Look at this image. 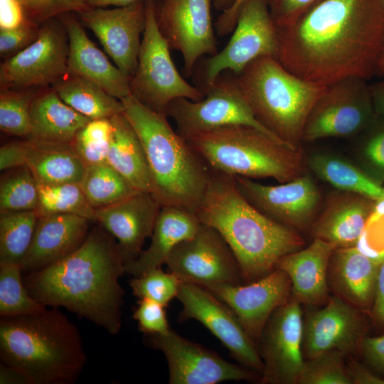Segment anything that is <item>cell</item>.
Segmentation results:
<instances>
[{"label":"cell","mask_w":384,"mask_h":384,"mask_svg":"<svg viewBox=\"0 0 384 384\" xmlns=\"http://www.w3.org/2000/svg\"><path fill=\"white\" fill-rule=\"evenodd\" d=\"M277 28L275 58L297 76L324 86L368 80L384 46V0H322Z\"/></svg>","instance_id":"6da1fadb"},{"label":"cell","mask_w":384,"mask_h":384,"mask_svg":"<svg viewBox=\"0 0 384 384\" xmlns=\"http://www.w3.org/2000/svg\"><path fill=\"white\" fill-rule=\"evenodd\" d=\"M113 236L102 228L90 232L66 257L27 273L29 294L45 306H63L116 335L122 326L124 262Z\"/></svg>","instance_id":"7a4b0ae2"},{"label":"cell","mask_w":384,"mask_h":384,"mask_svg":"<svg viewBox=\"0 0 384 384\" xmlns=\"http://www.w3.org/2000/svg\"><path fill=\"white\" fill-rule=\"evenodd\" d=\"M200 222L216 230L233 251L243 282L270 274L286 255L302 249L294 229L267 216L240 191L235 177L210 169L203 197L196 212Z\"/></svg>","instance_id":"3957f363"},{"label":"cell","mask_w":384,"mask_h":384,"mask_svg":"<svg viewBox=\"0 0 384 384\" xmlns=\"http://www.w3.org/2000/svg\"><path fill=\"white\" fill-rule=\"evenodd\" d=\"M0 358L28 384H71L87 357L77 327L57 307L1 317Z\"/></svg>","instance_id":"277c9868"},{"label":"cell","mask_w":384,"mask_h":384,"mask_svg":"<svg viewBox=\"0 0 384 384\" xmlns=\"http://www.w3.org/2000/svg\"><path fill=\"white\" fill-rule=\"evenodd\" d=\"M120 100L145 153L152 184L151 194L161 206L178 207L196 213L210 169L174 130L165 113L149 108L132 95Z\"/></svg>","instance_id":"5b68a950"},{"label":"cell","mask_w":384,"mask_h":384,"mask_svg":"<svg viewBox=\"0 0 384 384\" xmlns=\"http://www.w3.org/2000/svg\"><path fill=\"white\" fill-rule=\"evenodd\" d=\"M185 139L210 169L233 176L272 178L282 183L305 173L301 149L251 126H226Z\"/></svg>","instance_id":"8992f818"},{"label":"cell","mask_w":384,"mask_h":384,"mask_svg":"<svg viewBox=\"0 0 384 384\" xmlns=\"http://www.w3.org/2000/svg\"><path fill=\"white\" fill-rule=\"evenodd\" d=\"M257 120L289 145L301 149L308 116L326 86L305 80L274 57H261L234 75Z\"/></svg>","instance_id":"52a82bcc"},{"label":"cell","mask_w":384,"mask_h":384,"mask_svg":"<svg viewBox=\"0 0 384 384\" xmlns=\"http://www.w3.org/2000/svg\"><path fill=\"white\" fill-rule=\"evenodd\" d=\"M145 4L146 25L137 70L130 79L131 95L149 108L163 113L177 98L203 99L202 90L187 82L175 66L158 26L155 0H146Z\"/></svg>","instance_id":"ba28073f"},{"label":"cell","mask_w":384,"mask_h":384,"mask_svg":"<svg viewBox=\"0 0 384 384\" xmlns=\"http://www.w3.org/2000/svg\"><path fill=\"white\" fill-rule=\"evenodd\" d=\"M367 80L351 77L326 86L305 123L302 142L360 134L376 117Z\"/></svg>","instance_id":"9c48e42d"},{"label":"cell","mask_w":384,"mask_h":384,"mask_svg":"<svg viewBox=\"0 0 384 384\" xmlns=\"http://www.w3.org/2000/svg\"><path fill=\"white\" fill-rule=\"evenodd\" d=\"M203 93L205 97L198 101L177 98L165 112L167 117L174 120L176 132L184 139L226 126L247 125L283 142L257 120L233 74L230 77L221 74Z\"/></svg>","instance_id":"30bf717a"},{"label":"cell","mask_w":384,"mask_h":384,"mask_svg":"<svg viewBox=\"0 0 384 384\" xmlns=\"http://www.w3.org/2000/svg\"><path fill=\"white\" fill-rule=\"evenodd\" d=\"M277 50V28L267 1L245 0L239 9L237 23L228 44L204 63L203 92L224 71L237 75L259 58H275Z\"/></svg>","instance_id":"8fae6325"},{"label":"cell","mask_w":384,"mask_h":384,"mask_svg":"<svg viewBox=\"0 0 384 384\" xmlns=\"http://www.w3.org/2000/svg\"><path fill=\"white\" fill-rule=\"evenodd\" d=\"M68 37L60 19L45 21L32 44L1 63V90L53 87L68 73Z\"/></svg>","instance_id":"7c38bea8"},{"label":"cell","mask_w":384,"mask_h":384,"mask_svg":"<svg viewBox=\"0 0 384 384\" xmlns=\"http://www.w3.org/2000/svg\"><path fill=\"white\" fill-rule=\"evenodd\" d=\"M165 265L184 283L207 287L243 282L238 262L225 240L216 230L202 223L192 238L174 249Z\"/></svg>","instance_id":"4fadbf2b"},{"label":"cell","mask_w":384,"mask_h":384,"mask_svg":"<svg viewBox=\"0 0 384 384\" xmlns=\"http://www.w3.org/2000/svg\"><path fill=\"white\" fill-rule=\"evenodd\" d=\"M176 298L182 305L180 321L192 319L201 322L240 365L262 376L265 365L255 342L228 305L204 287L184 282Z\"/></svg>","instance_id":"5bb4252c"},{"label":"cell","mask_w":384,"mask_h":384,"mask_svg":"<svg viewBox=\"0 0 384 384\" xmlns=\"http://www.w3.org/2000/svg\"><path fill=\"white\" fill-rule=\"evenodd\" d=\"M156 16L159 28L170 49L180 52L183 72L191 75L197 60L218 53L211 18L212 0H161Z\"/></svg>","instance_id":"9a60e30c"},{"label":"cell","mask_w":384,"mask_h":384,"mask_svg":"<svg viewBox=\"0 0 384 384\" xmlns=\"http://www.w3.org/2000/svg\"><path fill=\"white\" fill-rule=\"evenodd\" d=\"M150 346L161 351L169 367V384H216L255 380L259 373L224 360L215 352L178 335H149Z\"/></svg>","instance_id":"2e32d148"},{"label":"cell","mask_w":384,"mask_h":384,"mask_svg":"<svg viewBox=\"0 0 384 384\" xmlns=\"http://www.w3.org/2000/svg\"><path fill=\"white\" fill-rule=\"evenodd\" d=\"M304 321L301 303L291 297L270 317L259 340L265 365L263 383H297L303 360Z\"/></svg>","instance_id":"e0dca14e"},{"label":"cell","mask_w":384,"mask_h":384,"mask_svg":"<svg viewBox=\"0 0 384 384\" xmlns=\"http://www.w3.org/2000/svg\"><path fill=\"white\" fill-rule=\"evenodd\" d=\"M246 199L272 220L293 229L311 225L321 204L320 191L306 172L279 185H264L251 178L235 176Z\"/></svg>","instance_id":"ac0fdd59"},{"label":"cell","mask_w":384,"mask_h":384,"mask_svg":"<svg viewBox=\"0 0 384 384\" xmlns=\"http://www.w3.org/2000/svg\"><path fill=\"white\" fill-rule=\"evenodd\" d=\"M204 287L231 309L255 342L259 341L272 313L292 294L290 279L279 268L246 284L225 282Z\"/></svg>","instance_id":"d6986e66"},{"label":"cell","mask_w":384,"mask_h":384,"mask_svg":"<svg viewBox=\"0 0 384 384\" xmlns=\"http://www.w3.org/2000/svg\"><path fill=\"white\" fill-rule=\"evenodd\" d=\"M145 1L111 9L91 8L78 14L115 65L130 79L137 70L146 25Z\"/></svg>","instance_id":"ffe728a7"},{"label":"cell","mask_w":384,"mask_h":384,"mask_svg":"<svg viewBox=\"0 0 384 384\" xmlns=\"http://www.w3.org/2000/svg\"><path fill=\"white\" fill-rule=\"evenodd\" d=\"M363 328L357 308L339 297H331L324 308L306 317L303 353L308 358L330 351L346 355L360 345Z\"/></svg>","instance_id":"44dd1931"},{"label":"cell","mask_w":384,"mask_h":384,"mask_svg":"<svg viewBox=\"0 0 384 384\" xmlns=\"http://www.w3.org/2000/svg\"><path fill=\"white\" fill-rule=\"evenodd\" d=\"M161 208L150 193L137 191L115 203L95 209L94 220L117 239L126 264L136 260L143 251L144 241L152 235Z\"/></svg>","instance_id":"7402d4cb"},{"label":"cell","mask_w":384,"mask_h":384,"mask_svg":"<svg viewBox=\"0 0 384 384\" xmlns=\"http://www.w3.org/2000/svg\"><path fill=\"white\" fill-rule=\"evenodd\" d=\"M74 14L58 16L68 37V73L92 82L119 100L130 95V78L112 65L87 37Z\"/></svg>","instance_id":"603a6c76"},{"label":"cell","mask_w":384,"mask_h":384,"mask_svg":"<svg viewBox=\"0 0 384 384\" xmlns=\"http://www.w3.org/2000/svg\"><path fill=\"white\" fill-rule=\"evenodd\" d=\"M90 221L73 214L39 215L31 245L19 264L22 272L40 270L75 251L87 238Z\"/></svg>","instance_id":"cb8c5ba5"},{"label":"cell","mask_w":384,"mask_h":384,"mask_svg":"<svg viewBox=\"0 0 384 384\" xmlns=\"http://www.w3.org/2000/svg\"><path fill=\"white\" fill-rule=\"evenodd\" d=\"M374 200L350 192L333 194L313 222L311 233L337 248L356 246L372 213Z\"/></svg>","instance_id":"d4e9b609"},{"label":"cell","mask_w":384,"mask_h":384,"mask_svg":"<svg viewBox=\"0 0 384 384\" xmlns=\"http://www.w3.org/2000/svg\"><path fill=\"white\" fill-rule=\"evenodd\" d=\"M337 247L314 238L311 244L284 256L277 264L288 275L292 297L301 304H317L328 294L327 274L331 258Z\"/></svg>","instance_id":"484cf974"},{"label":"cell","mask_w":384,"mask_h":384,"mask_svg":"<svg viewBox=\"0 0 384 384\" xmlns=\"http://www.w3.org/2000/svg\"><path fill=\"white\" fill-rule=\"evenodd\" d=\"M201 224L195 213L174 206H161L150 245L136 260L125 264V273L138 277L161 267L174 249L192 238Z\"/></svg>","instance_id":"4316f807"},{"label":"cell","mask_w":384,"mask_h":384,"mask_svg":"<svg viewBox=\"0 0 384 384\" xmlns=\"http://www.w3.org/2000/svg\"><path fill=\"white\" fill-rule=\"evenodd\" d=\"M380 262L356 246L336 248L329 267L332 282L342 299L355 307L371 304Z\"/></svg>","instance_id":"83f0119b"},{"label":"cell","mask_w":384,"mask_h":384,"mask_svg":"<svg viewBox=\"0 0 384 384\" xmlns=\"http://www.w3.org/2000/svg\"><path fill=\"white\" fill-rule=\"evenodd\" d=\"M91 119L64 102L53 87L39 91L31 106L32 141L70 144Z\"/></svg>","instance_id":"f1b7e54d"},{"label":"cell","mask_w":384,"mask_h":384,"mask_svg":"<svg viewBox=\"0 0 384 384\" xmlns=\"http://www.w3.org/2000/svg\"><path fill=\"white\" fill-rule=\"evenodd\" d=\"M112 135L107 163L137 191L151 193L150 173L142 142L124 114L110 118Z\"/></svg>","instance_id":"f546056e"},{"label":"cell","mask_w":384,"mask_h":384,"mask_svg":"<svg viewBox=\"0 0 384 384\" xmlns=\"http://www.w3.org/2000/svg\"><path fill=\"white\" fill-rule=\"evenodd\" d=\"M25 162L38 183H80L86 166L71 143L25 139Z\"/></svg>","instance_id":"4dcf8cb0"},{"label":"cell","mask_w":384,"mask_h":384,"mask_svg":"<svg viewBox=\"0 0 384 384\" xmlns=\"http://www.w3.org/2000/svg\"><path fill=\"white\" fill-rule=\"evenodd\" d=\"M305 159L314 174L340 191L360 194L374 201L383 193V184L344 158L329 152H314Z\"/></svg>","instance_id":"1f68e13d"},{"label":"cell","mask_w":384,"mask_h":384,"mask_svg":"<svg viewBox=\"0 0 384 384\" xmlns=\"http://www.w3.org/2000/svg\"><path fill=\"white\" fill-rule=\"evenodd\" d=\"M53 88L64 102L90 119L111 118L124 112L120 100L92 82L69 73Z\"/></svg>","instance_id":"d6a6232c"},{"label":"cell","mask_w":384,"mask_h":384,"mask_svg":"<svg viewBox=\"0 0 384 384\" xmlns=\"http://www.w3.org/2000/svg\"><path fill=\"white\" fill-rule=\"evenodd\" d=\"M38 213L0 210V263L20 264L31 245Z\"/></svg>","instance_id":"836d02e7"},{"label":"cell","mask_w":384,"mask_h":384,"mask_svg":"<svg viewBox=\"0 0 384 384\" xmlns=\"http://www.w3.org/2000/svg\"><path fill=\"white\" fill-rule=\"evenodd\" d=\"M80 184L95 209L110 206L139 191L107 163L87 166Z\"/></svg>","instance_id":"e575fe53"},{"label":"cell","mask_w":384,"mask_h":384,"mask_svg":"<svg viewBox=\"0 0 384 384\" xmlns=\"http://www.w3.org/2000/svg\"><path fill=\"white\" fill-rule=\"evenodd\" d=\"M38 191L36 211L39 215L65 213L94 220L95 209L90 203L80 183H38Z\"/></svg>","instance_id":"d590c367"},{"label":"cell","mask_w":384,"mask_h":384,"mask_svg":"<svg viewBox=\"0 0 384 384\" xmlns=\"http://www.w3.org/2000/svg\"><path fill=\"white\" fill-rule=\"evenodd\" d=\"M18 264L0 263V315L17 316L40 312L46 307L28 292Z\"/></svg>","instance_id":"8d00e7d4"},{"label":"cell","mask_w":384,"mask_h":384,"mask_svg":"<svg viewBox=\"0 0 384 384\" xmlns=\"http://www.w3.org/2000/svg\"><path fill=\"white\" fill-rule=\"evenodd\" d=\"M7 171L0 181V210H36L38 183L31 171L27 166Z\"/></svg>","instance_id":"74e56055"},{"label":"cell","mask_w":384,"mask_h":384,"mask_svg":"<svg viewBox=\"0 0 384 384\" xmlns=\"http://www.w3.org/2000/svg\"><path fill=\"white\" fill-rule=\"evenodd\" d=\"M40 90H36V88L1 90L0 129L1 132L25 139L29 137L31 106Z\"/></svg>","instance_id":"f35d334b"},{"label":"cell","mask_w":384,"mask_h":384,"mask_svg":"<svg viewBox=\"0 0 384 384\" xmlns=\"http://www.w3.org/2000/svg\"><path fill=\"white\" fill-rule=\"evenodd\" d=\"M110 118L91 119L75 134L71 144L85 166L107 163L112 135Z\"/></svg>","instance_id":"ab89813d"},{"label":"cell","mask_w":384,"mask_h":384,"mask_svg":"<svg viewBox=\"0 0 384 384\" xmlns=\"http://www.w3.org/2000/svg\"><path fill=\"white\" fill-rule=\"evenodd\" d=\"M345 354L338 351L321 353L304 362L297 383L299 384H353Z\"/></svg>","instance_id":"60d3db41"},{"label":"cell","mask_w":384,"mask_h":384,"mask_svg":"<svg viewBox=\"0 0 384 384\" xmlns=\"http://www.w3.org/2000/svg\"><path fill=\"white\" fill-rule=\"evenodd\" d=\"M360 167L375 181L384 183V118L376 116L361 134Z\"/></svg>","instance_id":"b9f144b4"},{"label":"cell","mask_w":384,"mask_h":384,"mask_svg":"<svg viewBox=\"0 0 384 384\" xmlns=\"http://www.w3.org/2000/svg\"><path fill=\"white\" fill-rule=\"evenodd\" d=\"M181 282L172 272L161 267L153 269L129 281L133 294L139 299H149L166 307L177 297Z\"/></svg>","instance_id":"7bdbcfd3"},{"label":"cell","mask_w":384,"mask_h":384,"mask_svg":"<svg viewBox=\"0 0 384 384\" xmlns=\"http://www.w3.org/2000/svg\"><path fill=\"white\" fill-rule=\"evenodd\" d=\"M26 18L41 26L45 21L60 14H78L89 8L83 0H20Z\"/></svg>","instance_id":"ee69618b"},{"label":"cell","mask_w":384,"mask_h":384,"mask_svg":"<svg viewBox=\"0 0 384 384\" xmlns=\"http://www.w3.org/2000/svg\"><path fill=\"white\" fill-rule=\"evenodd\" d=\"M40 26L26 20L11 29H0V56L6 60L18 54L38 38Z\"/></svg>","instance_id":"f6af8a7d"},{"label":"cell","mask_w":384,"mask_h":384,"mask_svg":"<svg viewBox=\"0 0 384 384\" xmlns=\"http://www.w3.org/2000/svg\"><path fill=\"white\" fill-rule=\"evenodd\" d=\"M164 308L152 300L139 299L133 314V319L138 322L139 329L149 335L168 334L171 329Z\"/></svg>","instance_id":"bcb514c9"},{"label":"cell","mask_w":384,"mask_h":384,"mask_svg":"<svg viewBox=\"0 0 384 384\" xmlns=\"http://www.w3.org/2000/svg\"><path fill=\"white\" fill-rule=\"evenodd\" d=\"M277 27L287 26L322 0H266Z\"/></svg>","instance_id":"7dc6e473"},{"label":"cell","mask_w":384,"mask_h":384,"mask_svg":"<svg viewBox=\"0 0 384 384\" xmlns=\"http://www.w3.org/2000/svg\"><path fill=\"white\" fill-rule=\"evenodd\" d=\"M26 20L20 0H0V29L16 28Z\"/></svg>","instance_id":"c3c4849f"},{"label":"cell","mask_w":384,"mask_h":384,"mask_svg":"<svg viewBox=\"0 0 384 384\" xmlns=\"http://www.w3.org/2000/svg\"><path fill=\"white\" fill-rule=\"evenodd\" d=\"M20 166H26L25 141L2 145L0 148V169L7 171Z\"/></svg>","instance_id":"681fc988"},{"label":"cell","mask_w":384,"mask_h":384,"mask_svg":"<svg viewBox=\"0 0 384 384\" xmlns=\"http://www.w3.org/2000/svg\"><path fill=\"white\" fill-rule=\"evenodd\" d=\"M359 346L366 361L375 368L384 371V335L363 338Z\"/></svg>","instance_id":"f907efd6"},{"label":"cell","mask_w":384,"mask_h":384,"mask_svg":"<svg viewBox=\"0 0 384 384\" xmlns=\"http://www.w3.org/2000/svg\"><path fill=\"white\" fill-rule=\"evenodd\" d=\"M245 0H236L229 9L221 12L214 23L216 34L223 37L232 33L235 27L238 14L240 6Z\"/></svg>","instance_id":"816d5d0a"},{"label":"cell","mask_w":384,"mask_h":384,"mask_svg":"<svg viewBox=\"0 0 384 384\" xmlns=\"http://www.w3.org/2000/svg\"><path fill=\"white\" fill-rule=\"evenodd\" d=\"M373 315L374 319L384 324V259L381 261L375 284Z\"/></svg>","instance_id":"f5cc1de1"},{"label":"cell","mask_w":384,"mask_h":384,"mask_svg":"<svg viewBox=\"0 0 384 384\" xmlns=\"http://www.w3.org/2000/svg\"><path fill=\"white\" fill-rule=\"evenodd\" d=\"M348 370L353 384H384V378L375 375L356 362L351 363Z\"/></svg>","instance_id":"db71d44e"},{"label":"cell","mask_w":384,"mask_h":384,"mask_svg":"<svg viewBox=\"0 0 384 384\" xmlns=\"http://www.w3.org/2000/svg\"><path fill=\"white\" fill-rule=\"evenodd\" d=\"M370 90L375 113L384 118V77L381 80L370 85Z\"/></svg>","instance_id":"11a10c76"},{"label":"cell","mask_w":384,"mask_h":384,"mask_svg":"<svg viewBox=\"0 0 384 384\" xmlns=\"http://www.w3.org/2000/svg\"><path fill=\"white\" fill-rule=\"evenodd\" d=\"M0 383L28 384L21 373L3 363L0 365Z\"/></svg>","instance_id":"9f6ffc18"},{"label":"cell","mask_w":384,"mask_h":384,"mask_svg":"<svg viewBox=\"0 0 384 384\" xmlns=\"http://www.w3.org/2000/svg\"><path fill=\"white\" fill-rule=\"evenodd\" d=\"M89 8H105L109 6H126L144 0H83Z\"/></svg>","instance_id":"6f0895ef"},{"label":"cell","mask_w":384,"mask_h":384,"mask_svg":"<svg viewBox=\"0 0 384 384\" xmlns=\"http://www.w3.org/2000/svg\"><path fill=\"white\" fill-rule=\"evenodd\" d=\"M236 0H212V4L217 11L221 12L229 9Z\"/></svg>","instance_id":"680465c9"},{"label":"cell","mask_w":384,"mask_h":384,"mask_svg":"<svg viewBox=\"0 0 384 384\" xmlns=\"http://www.w3.org/2000/svg\"><path fill=\"white\" fill-rule=\"evenodd\" d=\"M376 75L384 77V46L379 60Z\"/></svg>","instance_id":"91938a15"}]
</instances>
